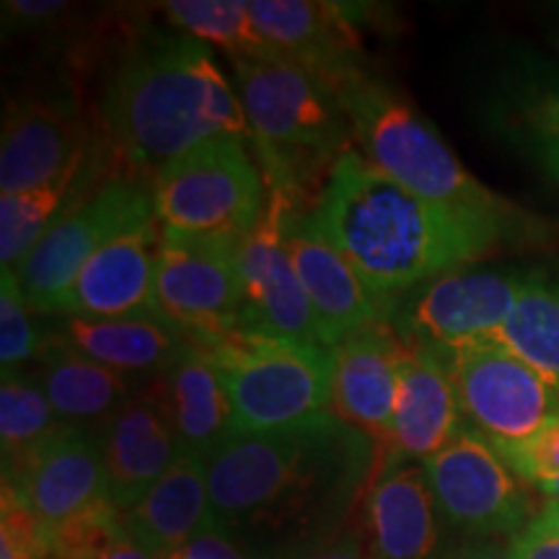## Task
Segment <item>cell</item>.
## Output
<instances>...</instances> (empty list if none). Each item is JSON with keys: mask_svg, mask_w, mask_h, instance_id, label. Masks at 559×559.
Segmentation results:
<instances>
[{"mask_svg": "<svg viewBox=\"0 0 559 559\" xmlns=\"http://www.w3.org/2000/svg\"><path fill=\"white\" fill-rule=\"evenodd\" d=\"M379 440L332 409L234 436L207 459L215 526L254 559H304L337 539L376 479Z\"/></svg>", "mask_w": 559, "mask_h": 559, "instance_id": "cell-1", "label": "cell"}, {"mask_svg": "<svg viewBox=\"0 0 559 559\" xmlns=\"http://www.w3.org/2000/svg\"><path fill=\"white\" fill-rule=\"evenodd\" d=\"M326 241L366 288L391 304L404 293L477 262L513 239V205L479 207L425 200L347 148L326 171L309 210Z\"/></svg>", "mask_w": 559, "mask_h": 559, "instance_id": "cell-2", "label": "cell"}, {"mask_svg": "<svg viewBox=\"0 0 559 559\" xmlns=\"http://www.w3.org/2000/svg\"><path fill=\"white\" fill-rule=\"evenodd\" d=\"M104 124L120 156L158 171L213 138H251L241 99L210 47L190 34H148L124 55L102 99Z\"/></svg>", "mask_w": 559, "mask_h": 559, "instance_id": "cell-3", "label": "cell"}, {"mask_svg": "<svg viewBox=\"0 0 559 559\" xmlns=\"http://www.w3.org/2000/svg\"><path fill=\"white\" fill-rule=\"evenodd\" d=\"M260 151L264 181L300 194L321 166L349 148L347 115L334 88L290 60L228 58Z\"/></svg>", "mask_w": 559, "mask_h": 559, "instance_id": "cell-4", "label": "cell"}, {"mask_svg": "<svg viewBox=\"0 0 559 559\" xmlns=\"http://www.w3.org/2000/svg\"><path fill=\"white\" fill-rule=\"evenodd\" d=\"M334 94L362 156L404 190L436 202L510 205L472 177L440 132L379 75L366 68L355 70L334 86Z\"/></svg>", "mask_w": 559, "mask_h": 559, "instance_id": "cell-5", "label": "cell"}, {"mask_svg": "<svg viewBox=\"0 0 559 559\" xmlns=\"http://www.w3.org/2000/svg\"><path fill=\"white\" fill-rule=\"evenodd\" d=\"M234 409L236 436L283 430L332 409V349L236 330L207 342Z\"/></svg>", "mask_w": 559, "mask_h": 559, "instance_id": "cell-6", "label": "cell"}, {"mask_svg": "<svg viewBox=\"0 0 559 559\" xmlns=\"http://www.w3.org/2000/svg\"><path fill=\"white\" fill-rule=\"evenodd\" d=\"M151 198L164 228L247 236L267 205V181L247 140L213 138L160 166Z\"/></svg>", "mask_w": 559, "mask_h": 559, "instance_id": "cell-7", "label": "cell"}, {"mask_svg": "<svg viewBox=\"0 0 559 559\" xmlns=\"http://www.w3.org/2000/svg\"><path fill=\"white\" fill-rule=\"evenodd\" d=\"M241 241L243 236L164 228L153 313L198 345L239 330L243 319Z\"/></svg>", "mask_w": 559, "mask_h": 559, "instance_id": "cell-8", "label": "cell"}, {"mask_svg": "<svg viewBox=\"0 0 559 559\" xmlns=\"http://www.w3.org/2000/svg\"><path fill=\"white\" fill-rule=\"evenodd\" d=\"M153 215L156 207L151 192L130 177L104 179L96 190L68 207L13 270L34 313L55 317L96 251Z\"/></svg>", "mask_w": 559, "mask_h": 559, "instance_id": "cell-9", "label": "cell"}, {"mask_svg": "<svg viewBox=\"0 0 559 559\" xmlns=\"http://www.w3.org/2000/svg\"><path fill=\"white\" fill-rule=\"evenodd\" d=\"M528 272L456 270L389 304V321L404 342L453 349L495 340L515 309Z\"/></svg>", "mask_w": 559, "mask_h": 559, "instance_id": "cell-10", "label": "cell"}, {"mask_svg": "<svg viewBox=\"0 0 559 559\" xmlns=\"http://www.w3.org/2000/svg\"><path fill=\"white\" fill-rule=\"evenodd\" d=\"M440 353L449 366L461 415L489 443L534 436L547 419L559 415L557 391L500 342H472Z\"/></svg>", "mask_w": 559, "mask_h": 559, "instance_id": "cell-11", "label": "cell"}, {"mask_svg": "<svg viewBox=\"0 0 559 559\" xmlns=\"http://www.w3.org/2000/svg\"><path fill=\"white\" fill-rule=\"evenodd\" d=\"M425 469L443 521L469 539H513L531 523L519 477L481 432L464 428Z\"/></svg>", "mask_w": 559, "mask_h": 559, "instance_id": "cell-12", "label": "cell"}, {"mask_svg": "<svg viewBox=\"0 0 559 559\" xmlns=\"http://www.w3.org/2000/svg\"><path fill=\"white\" fill-rule=\"evenodd\" d=\"M293 210H298V194L288 187L267 181V205L257 226L243 236L239 249L243 288V319L239 330L321 345L309 298L288 249Z\"/></svg>", "mask_w": 559, "mask_h": 559, "instance_id": "cell-13", "label": "cell"}, {"mask_svg": "<svg viewBox=\"0 0 559 559\" xmlns=\"http://www.w3.org/2000/svg\"><path fill=\"white\" fill-rule=\"evenodd\" d=\"M94 151L79 109L62 96L11 102L0 138V194H19L58 179Z\"/></svg>", "mask_w": 559, "mask_h": 559, "instance_id": "cell-14", "label": "cell"}, {"mask_svg": "<svg viewBox=\"0 0 559 559\" xmlns=\"http://www.w3.org/2000/svg\"><path fill=\"white\" fill-rule=\"evenodd\" d=\"M288 249L309 298L321 345L334 349L366 326L389 319V306L366 288L358 272L313 226L309 210H293Z\"/></svg>", "mask_w": 559, "mask_h": 559, "instance_id": "cell-15", "label": "cell"}, {"mask_svg": "<svg viewBox=\"0 0 559 559\" xmlns=\"http://www.w3.org/2000/svg\"><path fill=\"white\" fill-rule=\"evenodd\" d=\"M94 430L107 498L120 513L135 508L181 453L151 381L132 391L130 400Z\"/></svg>", "mask_w": 559, "mask_h": 559, "instance_id": "cell-16", "label": "cell"}, {"mask_svg": "<svg viewBox=\"0 0 559 559\" xmlns=\"http://www.w3.org/2000/svg\"><path fill=\"white\" fill-rule=\"evenodd\" d=\"M160 241L164 226L156 215L111 239L75 277L58 317L115 319L153 313Z\"/></svg>", "mask_w": 559, "mask_h": 559, "instance_id": "cell-17", "label": "cell"}, {"mask_svg": "<svg viewBox=\"0 0 559 559\" xmlns=\"http://www.w3.org/2000/svg\"><path fill=\"white\" fill-rule=\"evenodd\" d=\"M423 461L386 459L366 498L373 559H445L443 526ZM445 523V521H443Z\"/></svg>", "mask_w": 559, "mask_h": 559, "instance_id": "cell-18", "label": "cell"}, {"mask_svg": "<svg viewBox=\"0 0 559 559\" xmlns=\"http://www.w3.org/2000/svg\"><path fill=\"white\" fill-rule=\"evenodd\" d=\"M407 342L389 319L376 321L332 349V412L386 443L394 423L400 370Z\"/></svg>", "mask_w": 559, "mask_h": 559, "instance_id": "cell-19", "label": "cell"}, {"mask_svg": "<svg viewBox=\"0 0 559 559\" xmlns=\"http://www.w3.org/2000/svg\"><path fill=\"white\" fill-rule=\"evenodd\" d=\"M47 531L60 528L107 498L99 438L94 428L66 425L13 479Z\"/></svg>", "mask_w": 559, "mask_h": 559, "instance_id": "cell-20", "label": "cell"}, {"mask_svg": "<svg viewBox=\"0 0 559 559\" xmlns=\"http://www.w3.org/2000/svg\"><path fill=\"white\" fill-rule=\"evenodd\" d=\"M247 9L280 52L334 88L362 68V47L340 3L251 0Z\"/></svg>", "mask_w": 559, "mask_h": 559, "instance_id": "cell-21", "label": "cell"}, {"mask_svg": "<svg viewBox=\"0 0 559 559\" xmlns=\"http://www.w3.org/2000/svg\"><path fill=\"white\" fill-rule=\"evenodd\" d=\"M151 389L181 453L207 461L236 436L226 383L213 355L198 342L187 340L177 358L151 376Z\"/></svg>", "mask_w": 559, "mask_h": 559, "instance_id": "cell-22", "label": "cell"}, {"mask_svg": "<svg viewBox=\"0 0 559 559\" xmlns=\"http://www.w3.org/2000/svg\"><path fill=\"white\" fill-rule=\"evenodd\" d=\"M461 425H464V415H461L443 353L436 347L407 342L394 423L386 440L389 456L425 464L464 430Z\"/></svg>", "mask_w": 559, "mask_h": 559, "instance_id": "cell-23", "label": "cell"}, {"mask_svg": "<svg viewBox=\"0 0 559 559\" xmlns=\"http://www.w3.org/2000/svg\"><path fill=\"white\" fill-rule=\"evenodd\" d=\"M122 526L158 559L174 555L202 531L215 526L207 461L194 453H179L151 492L122 513Z\"/></svg>", "mask_w": 559, "mask_h": 559, "instance_id": "cell-24", "label": "cell"}, {"mask_svg": "<svg viewBox=\"0 0 559 559\" xmlns=\"http://www.w3.org/2000/svg\"><path fill=\"white\" fill-rule=\"evenodd\" d=\"M485 120L515 148L559 143V66L536 52H510L487 91Z\"/></svg>", "mask_w": 559, "mask_h": 559, "instance_id": "cell-25", "label": "cell"}, {"mask_svg": "<svg viewBox=\"0 0 559 559\" xmlns=\"http://www.w3.org/2000/svg\"><path fill=\"white\" fill-rule=\"evenodd\" d=\"M60 337L86 358L122 376H158L187 345V337L156 313L86 319L62 317Z\"/></svg>", "mask_w": 559, "mask_h": 559, "instance_id": "cell-26", "label": "cell"}, {"mask_svg": "<svg viewBox=\"0 0 559 559\" xmlns=\"http://www.w3.org/2000/svg\"><path fill=\"white\" fill-rule=\"evenodd\" d=\"M37 362L34 381L66 425L96 428L132 396L130 376L99 366L62 337H47Z\"/></svg>", "mask_w": 559, "mask_h": 559, "instance_id": "cell-27", "label": "cell"}, {"mask_svg": "<svg viewBox=\"0 0 559 559\" xmlns=\"http://www.w3.org/2000/svg\"><path fill=\"white\" fill-rule=\"evenodd\" d=\"M102 156L91 151L58 179L19 194H0V264L16 270L68 207L102 185Z\"/></svg>", "mask_w": 559, "mask_h": 559, "instance_id": "cell-28", "label": "cell"}, {"mask_svg": "<svg viewBox=\"0 0 559 559\" xmlns=\"http://www.w3.org/2000/svg\"><path fill=\"white\" fill-rule=\"evenodd\" d=\"M495 342L526 360L559 396V280L531 270Z\"/></svg>", "mask_w": 559, "mask_h": 559, "instance_id": "cell-29", "label": "cell"}, {"mask_svg": "<svg viewBox=\"0 0 559 559\" xmlns=\"http://www.w3.org/2000/svg\"><path fill=\"white\" fill-rule=\"evenodd\" d=\"M160 9L174 29L205 41L207 47H221L228 58L288 60L264 37L247 3L239 0H169Z\"/></svg>", "mask_w": 559, "mask_h": 559, "instance_id": "cell-30", "label": "cell"}, {"mask_svg": "<svg viewBox=\"0 0 559 559\" xmlns=\"http://www.w3.org/2000/svg\"><path fill=\"white\" fill-rule=\"evenodd\" d=\"M66 423L52 409L45 391L32 376L21 370L3 373L0 386V451H3V479H13L29 464L41 445H47Z\"/></svg>", "mask_w": 559, "mask_h": 559, "instance_id": "cell-31", "label": "cell"}, {"mask_svg": "<svg viewBox=\"0 0 559 559\" xmlns=\"http://www.w3.org/2000/svg\"><path fill=\"white\" fill-rule=\"evenodd\" d=\"M32 304L21 288L16 272L0 270V362L3 373L21 370L26 362L39 360L47 345L45 332L32 319Z\"/></svg>", "mask_w": 559, "mask_h": 559, "instance_id": "cell-32", "label": "cell"}, {"mask_svg": "<svg viewBox=\"0 0 559 559\" xmlns=\"http://www.w3.org/2000/svg\"><path fill=\"white\" fill-rule=\"evenodd\" d=\"M0 559H52V536L9 481L0 492Z\"/></svg>", "mask_w": 559, "mask_h": 559, "instance_id": "cell-33", "label": "cell"}, {"mask_svg": "<svg viewBox=\"0 0 559 559\" xmlns=\"http://www.w3.org/2000/svg\"><path fill=\"white\" fill-rule=\"evenodd\" d=\"M508 469L523 481L542 485L559 477V415L542 425L534 436L513 443H492Z\"/></svg>", "mask_w": 559, "mask_h": 559, "instance_id": "cell-34", "label": "cell"}, {"mask_svg": "<svg viewBox=\"0 0 559 559\" xmlns=\"http://www.w3.org/2000/svg\"><path fill=\"white\" fill-rule=\"evenodd\" d=\"M515 559H559V528L547 515L539 513L513 536Z\"/></svg>", "mask_w": 559, "mask_h": 559, "instance_id": "cell-35", "label": "cell"}, {"mask_svg": "<svg viewBox=\"0 0 559 559\" xmlns=\"http://www.w3.org/2000/svg\"><path fill=\"white\" fill-rule=\"evenodd\" d=\"M68 9L70 5L60 0H11V3H3V19L5 24L11 21L16 32H32L52 24Z\"/></svg>", "mask_w": 559, "mask_h": 559, "instance_id": "cell-36", "label": "cell"}, {"mask_svg": "<svg viewBox=\"0 0 559 559\" xmlns=\"http://www.w3.org/2000/svg\"><path fill=\"white\" fill-rule=\"evenodd\" d=\"M304 559H373L368 542L362 539L358 531H342L337 539H332L324 547L311 551Z\"/></svg>", "mask_w": 559, "mask_h": 559, "instance_id": "cell-37", "label": "cell"}, {"mask_svg": "<svg viewBox=\"0 0 559 559\" xmlns=\"http://www.w3.org/2000/svg\"><path fill=\"white\" fill-rule=\"evenodd\" d=\"M445 559H515L510 539H469L466 547L451 549Z\"/></svg>", "mask_w": 559, "mask_h": 559, "instance_id": "cell-38", "label": "cell"}, {"mask_svg": "<svg viewBox=\"0 0 559 559\" xmlns=\"http://www.w3.org/2000/svg\"><path fill=\"white\" fill-rule=\"evenodd\" d=\"M528 160L539 166L547 179L559 187V143H528L519 148Z\"/></svg>", "mask_w": 559, "mask_h": 559, "instance_id": "cell-39", "label": "cell"}, {"mask_svg": "<svg viewBox=\"0 0 559 559\" xmlns=\"http://www.w3.org/2000/svg\"><path fill=\"white\" fill-rule=\"evenodd\" d=\"M102 559H158V557L153 555L151 549H145L138 539H132L128 531H124L120 539L111 544V547L107 549V555H104Z\"/></svg>", "mask_w": 559, "mask_h": 559, "instance_id": "cell-40", "label": "cell"}, {"mask_svg": "<svg viewBox=\"0 0 559 559\" xmlns=\"http://www.w3.org/2000/svg\"><path fill=\"white\" fill-rule=\"evenodd\" d=\"M536 487H539V492L544 495V498H549V502H559V477L542 481V485H536Z\"/></svg>", "mask_w": 559, "mask_h": 559, "instance_id": "cell-41", "label": "cell"}, {"mask_svg": "<svg viewBox=\"0 0 559 559\" xmlns=\"http://www.w3.org/2000/svg\"><path fill=\"white\" fill-rule=\"evenodd\" d=\"M544 515H547V519L559 528V502H549V506L544 508Z\"/></svg>", "mask_w": 559, "mask_h": 559, "instance_id": "cell-42", "label": "cell"}, {"mask_svg": "<svg viewBox=\"0 0 559 559\" xmlns=\"http://www.w3.org/2000/svg\"><path fill=\"white\" fill-rule=\"evenodd\" d=\"M555 45H557V50H559V21H557V29H555Z\"/></svg>", "mask_w": 559, "mask_h": 559, "instance_id": "cell-43", "label": "cell"}]
</instances>
